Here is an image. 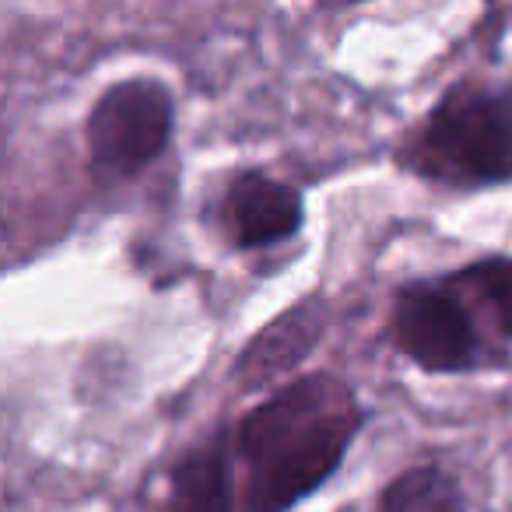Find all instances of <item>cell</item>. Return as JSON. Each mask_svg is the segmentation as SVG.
Instances as JSON below:
<instances>
[{
	"instance_id": "obj_4",
	"label": "cell",
	"mask_w": 512,
	"mask_h": 512,
	"mask_svg": "<svg viewBox=\"0 0 512 512\" xmlns=\"http://www.w3.org/2000/svg\"><path fill=\"white\" fill-rule=\"evenodd\" d=\"M393 341L425 372H463L477 358V334L463 306L435 285L400 288Z\"/></svg>"
},
{
	"instance_id": "obj_1",
	"label": "cell",
	"mask_w": 512,
	"mask_h": 512,
	"mask_svg": "<svg viewBox=\"0 0 512 512\" xmlns=\"http://www.w3.org/2000/svg\"><path fill=\"white\" fill-rule=\"evenodd\" d=\"M362 421L355 393L330 372L281 386L242 418L235 435L249 467L239 512H292L337 474Z\"/></svg>"
},
{
	"instance_id": "obj_9",
	"label": "cell",
	"mask_w": 512,
	"mask_h": 512,
	"mask_svg": "<svg viewBox=\"0 0 512 512\" xmlns=\"http://www.w3.org/2000/svg\"><path fill=\"white\" fill-rule=\"evenodd\" d=\"M456 285L481 295L498 316V327L505 337H512V260H484L467 271L456 274Z\"/></svg>"
},
{
	"instance_id": "obj_5",
	"label": "cell",
	"mask_w": 512,
	"mask_h": 512,
	"mask_svg": "<svg viewBox=\"0 0 512 512\" xmlns=\"http://www.w3.org/2000/svg\"><path fill=\"white\" fill-rule=\"evenodd\" d=\"M228 228L246 249L281 242L302 228V197L264 172H242L228 186Z\"/></svg>"
},
{
	"instance_id": "obj_2",
	"label": "cell",
	"mask_w": 512,
	"mask_h": 512,
	"mask_svg": "<svg viewBox=\"0 0 512 512\" xmlns=\"http://www.w3.org/2000/svg\"><path fill=\"white\" fill-rule=\"evenodd\" d=\"M421 148L425 169L453 183L512 179V88H453L428 116Z\"/></svg>"
},
{
	"instance_id": "obj_3",
	"label": "cell",
	"mask_w": 512,
	"mask_h": 512,
	"mask_svg": "<svg viewBox=\"0 0 512 512\" xmlns=\"http://www.w3.org/2000/svg\"><path fill=\"white\" fill-rule=\"evenodd\" d=\"M176 123V106L165 85L130 78L113 85L88 116V158L102 183L141 172L165 151Z\"/></svg>"
},
{
	"instance_id": "obj_6",
	"label": "cell",
	"mask_w": 512,
	"mask_h": 512,
	"mask_svg": "<svg viewBox=\"0 0 512 512\" xmlns=\"http://www.w3.org/2000/svg\"><path fill=\"white\" fill-rule=\"evenodd\" d=\"M323 327H327V313L320 302H299L281 320L260 330L256 341H249V348L235 362V383L242 390H260V386L274 383L320 344Z\"/></svg>"
},
{
	"instance_id": "obj_8",
	"label": "cell",
	"mask_w": 512,
	"mask_h": 512,
	"mask_svg": "<svg viewBox=\"0 0 512 512\" xmlns=\"http://www.w3.org/2000/svg\"><path fill=\"white\" fill-rule=\"evenodd\" d=\"M376 512H467V495L442 467H411L386 484Z\"/></svg>"
},
{
	"instance_id": "obj_7",
	"label": "cell",
	"mask_w": 512,
	"mask_h": 512,
	"mask_svg": "<svg viewBox=\"0 0 512 512\" xmlns=\"http://www.w3.org/2000/svg\"><path fill=\"white\" fill-rule=\"evenodd\" d=\"M169 512H232V463L221 442L190 449L172 467Z\"/></svg>"
},
{
	"instance_id": "obj_10",
	"label": "cell",
	"mask_w": 512,
	"mask_h": 512,
	"mask_svg": "<svg viewBox=\"0 0 512 512\" xmlns=\"http://www.w3.org/2000/svg\"><path fill=\"white\" fill-rule=\"evenodd\" d=\"M344 4H355V0H344Z\"/></svg>"
}]
</instances>
